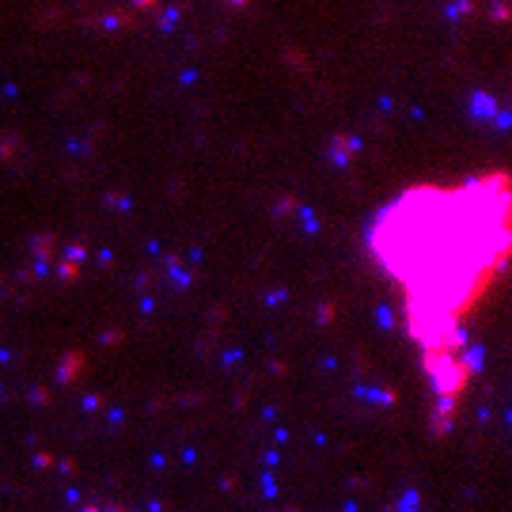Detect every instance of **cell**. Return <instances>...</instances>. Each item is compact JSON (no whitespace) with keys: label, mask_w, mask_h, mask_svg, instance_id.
Here are the masks:
<instances>
[{"label":"cell","mask_w":512,"mask_h":512,"mask_svg":"<svg viewBox=\"0 0 512 512\" xmlns=\"http://www.w3.org/2000/svg\"><path fill=\"white\" fill-rule=\"evenodd\" d=\"M509 224L512 190L501 171L410 186L372 224V255L403 296L410 334L437 384L448 372L463 380L459 330L509 262Z\"/></svg>","instance_id":"cell-1"}]
</instances>
